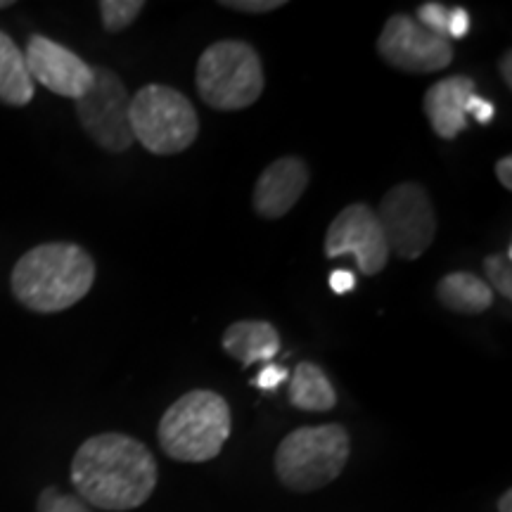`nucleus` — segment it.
Returning <instances> with one entry per match:
<instances>
[{"instance_id": "1", "label": "nucleus", "mask_w": 512, "mask_h": 512, "mask_svg": "<svg viewBox=\"0 0 512 512\" xmlns=\"http://www.w3.org/2000/svg\"><path fill=\"white\" fill-rule=\"evenodd\" d=\"M157 460L138 439L121 432L95 434L72 460V484L86 505L124 512L147 503L157 486Z\"/></svg>"}, {"instance_id": "2", "label": "nucleus", "mask_w": 512, "mask_h": 512, "mask_svg": "<svg viewBox=\"0 0 512 512\" xmlns=\"http://www.w3.org/2000/svg\"><path fill=\"white\" fill-rule=\"evenodd\" d=\"M95 283V261L74 242L29 249L12 268V294L36 313H60L79 304Z\"/></svg>"}, {"instance_id": "3", "label": "nucleus", "mask_w": 512, "mask_h": 512, "mask_svg": "<svg viewBox=\"0 0 512 512\" xmlns=\"http://www.w3.org/2000/svg\"><path fill=\"white\" fill-rule=\"evenodd\" d=\"M233 427L228 401L211 389H192L166 408L159 420V444L178 463H207L223 451Z\"/></svg>"}, {"instance_id": "4", "label": "nucleus", "mask_w": 512, "mask_h": 512, "mask_svg": "<svg viewBox=\"0 0 512 512\" xmlns=\"http://www.w3.org/2000/svg\"><path fill=\"white\" fill-rule=\"evenodd\" d=\"M349 453L351 439L342 425L299 427L275 448V475L294 494H311L342 475Z\"/></svg>"}, {"instance_id": "5", "label": "nucleus", "mask_w": 512, "mask_h": 512, "mask_svg": "<svg viewBox=\"0 0 512 512\" xmlns=\"http://www.w3.org/2000/svg\"><path fill=\"white\" fill-rule=\"evenodd\" d=\"M197 91L211 110L238 112L252 107L264 93L261 57L245 41H219L197 62Z\"/></svg>"}, {"instance_id": "6", "label": "nucleus", "mask_w": 512, "mask_h": 512, "mask_svg": "<svg viewBox=\"0 0 512 512\" xmlns=\"http://www.w3.org/2000/svg\"><path fill=\"white\" fill-rule=\"evenodd\" d=\"M133 140L152 155H178L200 136L195 105L176 88L150 83L131 98L128 107Z\"/></svg>"}, {"instance_id": "7", "label": "nucleus", "mask_w": 512, "mask_h": 512, "mask_svg": "<svg viewBox=\"0 0 512 512\" xmlns=\"http://www.w3.org/2000/svg\"><path fill=\"white\" fill-rule=\"evenodd\" d=\"M375 214L382 223L389 252L403 261L420 259L437 238V211L420 183L394 185L380 200Z\"/></svg>"}, {"instance_id": "8", "label": "nucleus", "mask_w": 512, "mask_h": 512, "mask_svg": "<svg viewBox=\"0 0 512 512\" xmlns=\"http://www.w3.org/2000/svg\"><path fill=\"white\" fill-rule=\"evenodd\" d=\"M74 102L83 131L102 150L114 152V155L131 150V145L136 143L131 133V121H128L131 95L112 69L93 67V86Z\"/></svg>"}, {"instance_id": "9", "label": "nucleus", "mask_w": 512, "mask_h": 512, "mask_svg": "<svg viewBox=\"0 0 512 512\" xmlns=\"http://www.w3.org/2000/svg\"><path fill=\"white\" fill-rule=\"evenodd\" d=\"M377 53L389 67L408 74L441 72L453 62L451 41L434 36L408 15L387 19L377 38Z\"/></svg>"}, {"instance_id": "10", "label": "nucleus", "mask_w": 512, "mask_h": 512, "mask_svg": "<svg viewBox=\"0 0 512 512\" xmlns=\"http://www.w3.org/2000/svg\"><path fill=\"white\" fill-rule=\"evenodd\" d=\"M325 256H354L358 271L363 275H377L389 261V247L384 238L382 223L368 204L356 202L344 207L332 219L325 235Z\"/></svg>"}, {"instance_id": "11", "label": "nucleus", "mask_w": 512, "mask_h": 512, "mask_svg": "<svg viewBox=\"0 0 512 512\" xmlns=\"http://www.w3.org/2000/svg\"><path fill=\"white\" fill-rule=\"evenodd\" d=\"M24 60L31 79L46 86L62 98L79 100L93 86V67L81 60L79 55L60 43L50 41L48 36L34 34L29 38Z\"/></svg>"}, {"instance_id": "12", "label": "nucleus", "mask_w": 512, "mask_h": 512, "mask_svg": "<svg viewBox=\"0 0 512 512\" xmlns=\"http://www.w3.org/2000/svg\"><path fill=\"white\" fill-rule=\"evenodd\" d=\"M309 166L299 157H280L261 171L254 185V211L264 219H283L309 188Z\"/></svg>"}, {"instance_id": "13", "label": "nucleus", "mask_w": 512, "mask_h": 512, "mask_svg": "<svg viewBox=\"0 0 512 512\" xmlns=\"http://www.w3.org/2000/svg\"><path fill=\"white\" fill-rule=\"evenodd\" d=\"M477 95L470 76H448L434 83L422 100V110L439 138L453 140L467 128V100Z\"/></svg>"}, {"instance_id": "14", "label": "nucleus", "mask_w": 512, "mask_h": 512, "mask_svg": "<svg viewBox=\"0 0 512 512\" xmlns=\"http://www.w3.org/2000/svg\"><path fill=\"white\" fill-rule=\"evenodd\" d=\"M223 349L247 368L275 358L280 351V335L266 320H238L223 332Z\"/></svg>"}, {"instance_id": "15", "label": "nucleus", "mask_w": 512, "mask_h": 512, "mask_svg": "<svg viewBox=\"0 0 512 512\" xmlns=\"http://www.w3.org/2000/svg\"><path fill=\"white\" fill-rule=\"evenodd\" d=\"M437 299L448 311L477 316V313L491 309V304H494V290L479 275L448 273L439 280Z\"/></svg>"}, {"instance_id": "16", "label": "nucleus", "mask_w": 512, "mask_h": 512, "mask_svg": "<svg viewBox=\"0 0 512 512\" xmlns=\"http://www.w3.org/2000/svg\"><path fill=\"white\" fill-rule=\"evenodd\" d=\"M34 88L22 48L5 31H0V102L12 107L29 105Z\"/></svg>"}, {"instance_id": "17", "label": "nucleus", "mask_w": 512, "mask_h": 512, "mask_svg": "<svg viewBox=\"0 0 512 512\" xmlns=\"http://www.w3.org/2000/svg\"><path fill=\"white\" fill-rule=\"evenodd\" d=\"M290 403L299 411L325 413L332 411L337 403V392L325 375V370L316 363H299L294 368L290 384Z\"/></svg>"}, {"instance_id": "18", "label": "nucleus", "mask_w": 512, "mask_h": 512, "mask_svg": "<svg viewBox=\"0 0 512 512\" xmlns=\"http://www.w3.org/2000/svg\"><path fill=\"white\" fill-rule=\"evenodd\" d=\"M143 10V0H102L100 3L102 24H105V29L110 34H117V31L131 27Z\"/></svg>"}, {"instance_id": "19", "label": "nucleus", "mask_w": 512, "mask_h": 512, "mask_svg": "<svg viewBox=\"0 0 512 512\" xmlns=\"http://www.w3.org/2000/svg\"><path fill=\"white\" fill-rule=\"evenodd\" d=\"M484 273L489 278L491 290L503 294L505 299H512V268H510V256L505 254H491L484 259Z\"/></svg>"}, {"instance_id": "20", "label": "nucleus", "mask_w": 512, "mask_h": 512, "mask_svg": "<svg viewBox=\"0 0 512 512\" xmlns=\"http://www.w3.org/2000/svg\"><path fill=\"white\" fill-rule=\"evenodd\" d=\"M38 512H93L86 503L81 501L79 496L62 494L55 486H48V489L41 491L38 496Z\"/></svg>"}, {"instance_id": "21", "label": "nucleus", "mask_w": 512, "mask_h": 512, "mask_svg": "<svg viewBox=\"0 0 512 512\" xmlns=\"http://www.w3.org/2000/svg\"><path fill=\"white\" fill-rule=\"evenodd\" d=\"M448 17H451V8L441 3H422L418 8V19L415 22L427 31H432L434 36L448 41Z\"/></svg>"}, {"instance_id": "22", "label": "nucleus", "mask_w": 512, "mask_h": 512, "mask_svg": "<svg viewBox=\"0 0 512 512\" xmlns=\"http://www.w3.org/2000/svg\"><path fill=\"white\" fill-rule=\"evenodd\" d=\"M223 8L238 10V12H252V15H264V12H273L285 8V0H223Z\"/></svg>"}, {"instance_id": "23", "label": "nucleus", "mask_w": 512, "mask_h": 512, "mask_svg": "<svg viewBox=\"0 0 512 512\" xmlns=\"http://www.w3.org/2000/svg\"><path fill=\"white\" fill-rule=\"evenodd\" d=\"M287 375L290 373H287L283 366H266L259 375L254 377L252 384L254 387L264 389V392H273V389H278L280 384L287 380Z\"/></svg>"}, {"instance_id": "24", "label": "nucleus", "mask_w": 512, "mask_h": 512, "mask_svg": "<svg viewBox=\"0 0 512 512\" xmlns=\"http://www.w3.org/2000/svg\"><path fill=\"white\" fill-rule=\"evenodd\" d=\"M470 34V15L465 8H451V17H448V41H460Z\"/></svg>"}, {"instance_id": "25", "label": "nucleus", "mask_w": 512, "mask_h": 512, "mask_svg": "<svg viewBox=\"0 0 512 512\" xmlns=\"http://www.w3.org/2000/svg\"><path fill=\"white\" fill-rule=\"evenodd\" d=\"M467 114H475L479 124H491L496 117V110L489 100H482L479 95H472V98L467 100Z\"/></svg>"}, {"instance_id": "26", "label": "nucleus", "mask_w": 512, "mask_h": 512, "mask_svg": "<svg viewBox=\"0 0 512 512\" xmlns=\"http://www.w3.org/2000/svg\"><path fill=\"white\" fill-rule=\"evenodd\" d=\"M330 287H332V292H337V294H347V292H351L356 287V278H354V273H349V271H335V273H330Z\"/></svg>"}, {"instance_id": "27", "label": "nucleus", "mask_w": 512, "mask_h": 512, "mask_svg": "<svg viewBox=\"0 0 512 512\" xmlns=\"http://www.w3.org/2000/svg\"><path fill=\"white\" fill-rule=\"evenodd\" d=\"M496 176L505 190H512V157L505 155L496 162Z\"/></svg>"}, {"instance_id": "28", "label": "nucleus", "mask_w": 512, "mask_h": 512, "mask_svg": "<svg viewBox=\"0 0 512 512\" xmlns=\"http://www.w3.org/2000/svg\"><path fill=\"white\" fill-rule=\"evenodd\" d=\"M501 76L508 86H512V53L510 50L501 57Z\"/></svg>"}, {"instance_id": "29", "label": "nucleus", "mask_w": 512, "mask_h": 512, "mask_svg": "<svg viewBox=\"0 0 512 512\" xmlns=\"http://www.w3.org/2000/svg\"><path fill=\"white\" fill-rule=\"evenodd\" d=\"M498 512H512V491L508 489L505 494L498 498Z\"/></svg>"}, {"instance_id": "30", "label": "nucleus", "mask_w": 512, "mask_h": 512, "mask_svg": "<svg viewBox=\"0 0 512 512\" xmlns=\"http://www.w3.org/2000/svg\"><path fill=\"white\" fill-rule=\"evenodd\" d=\"M10 5H15V3H12V0H0V10L10 8Z\"/></svg>"}]
</instances>
